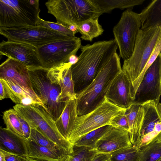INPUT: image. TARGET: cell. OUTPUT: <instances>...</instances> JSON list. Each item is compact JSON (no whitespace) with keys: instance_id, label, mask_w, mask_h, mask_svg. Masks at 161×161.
<instances>
[{"instance_id":"6da1fadb","label":"cell","mask_w":161,"mask_h":161,"mask_svg":"<svg viewBox=\"0 0 161 161\" xmlns=\"http://www.w3.org/2000/svg\"><path fill=\"white\" fill-rule=\"evenodd\" d=\"M118 48L114 39L81 45L77 62L71 66L76 93L87 86L115 53Z\"/></svg>"},{"instance_id":"7a4b0ae2","label":"cell","mask_w":161,"mask_h":161,"mask_svg":"<svg viewBox=\"0 0 161 161\" xmlns=\"http://www.w3.org/2000/svg\"><path fill=\"white\" fill-rule=\"evenodd\" d=\"M122 71L120 58L115 53L86 88L76 93L78 116L90 112L104 101L114 79Z\"/></svg>"},{"instance_id":"3957f363","label":"cell","mask_w":161,"mask_h":161,"mask_svg":"<svg viewBox=\"0 0 161 161\" xmlns=\"http://www.w3.org/2000/svg\"><path fill=\"white\" fill-rule=\"evenodd\" d=\"M161 38V26L147 30L141 29L131 56L124 61L122 70L130 82L133 100L138 79Z\"/></svg>"},{"instance_id":"277c9868","label":"cell","mask_w":161,"mask_h":161,"mask_svg":"<svg viewBox=\"0 0 161 161\" xmlns=\"http://www.w3.org/2000/svg\"><path fill=\"white\" fill-rule=\"evenodd\" d=\"M45 5L57 23L67 27L91 18H98L103 13L94 0H49Z\"/></svg>"},{"instance_id":"5b68a950","label":"cell","mask_w":161,"mask_h":161,"mask_svg":"<svg viewBox=\"0 0 161 161\" xmlns=\"http://www.w3.org/2000/svg\"><path fill=\"white\" fill-rule=\"evenodd\" d=\"M14 109L27 122L31 128L40 132L67 154L72 152L74 144L61 134L55 121L43 106L39 104L29 105L16 104Z\"/></svg>"},{"instance_id":"8992f818","label":"cell","mask_w":161,"mask_h":161,"mask_svg":"<svg viewBox=\"0 0 161 161\" xmlns=\"http://www.w3.org/2000/svg\"><path fill=\"white\" fill-rule=\"evenodd\" d=\"M28 69L34 92L56 120L62 114L66 101L61 97L59 85L49 74V69L42 67Z\"/></svg>"},{"instance_id":"52a82bcc","label":"cell","mask_w":161,"mask_h":161,"mask_svg":"<svg viewBox=\"0 0 161 161\" xmlns=\"http://www.w3.org/2000/svg\"><path fill=\"white\" fill-rule=\"evenodd\" d=\"M40 11L38 0H0V27L36 26Z\"/></svg>"},{"instance_id":"ba28073f","label":"cell","mask_w":161,"mask_h":161,"mask_svg":"<svg viewBox=\"0 0 161 161\" xmlns=\"http://www.w3.org/2000/svg\"><path fill=\"white\" fill-rule=\"evenodd\" d=\"M125 109L115 105L105 97L102 103L95 109L77 117L67 140L74 144L89 132L104 126L110 125L112 120Z\"/></svg>"},{"instance_id":"9c48e42d","label":"cell","mask_w":161,"mask_h":161,"mask_svg":"<svg viewBox=\"0 0 161 161\" xmlns=\"http://www.w3.org/2000/svg\"><path fill=\"white\" fill-rule=\"evenodd\" d=\"M141 26L139 14L127 9L122 13L119 21L114 27V40L119 48V55L124 60L131 56Z\"/></svg>"},{"instance_id":"30bf717a","label":"cell","mask_w":161,"mask_h":161,"mask_svg":"<svg viewBox=\"0 0 161 161\" xmlns=\"http://www.w3.org/2000/svg\"><path fill=\"white\" fill-rule=\"evenodd\" d=\"M0 34L8 41L28 44L37 48L70 37L38 25L12 28L0 27Z\"/></svg>"},{"instance_id":"8fae6325","label":"cell","mask_w":161,"mask_h":161,"mask_svg":"<svg viewBox=\"0 0 161 161\" xmlns=\"http://www.w3.org/2000/svg\"><path fill=\"white\" fill-rule=\"evenodd\" d=\"M81 45L80 38L75 36L37 48L42 67L49 69L68 62L70 56L76 55Z\"/></svg>"},{"instance_id":"7c38bea8","label":"cell","mask_w":161,"mask_h":161,"mask_svg":"<svg viewBox=\"0 0 161 161\" xmlns=\"http://www.w3.org/2000/svg\"><path fill=\"white\" fill-rule=\"evenodd\" d=\"M158 105L154 101H150L140 105L133 130L129 135L133 145H136L140 138L147 134L161 132V114Z\"/></svg>"},{"instance_id":"4fadbf2b","label":"cell","mask_w":161,"mask_h":161,"mask_svg":"<svg viewBox=\"0 0 161 161\" xmlns=\"http://www.w3.org/2000/svg\"><path fill=\"white\" fill-rule=\"evenodd\" d=\"M161 53L145 73L136 93L133 103L141 104L154 101L158 104L161 95Z\"/></svg>"},{"instance_id":"5bb4252c","label":"cell","mask_w":161,"mask_h":161,"mask_svg":"<svg viewBox=\"0 0 161 161\" xmlns=\"http://www.w3.org/2000/svg\"><path fill=\"white\" fill-rule=\"evenodd\" d=\"M0 53L1 55L20 61L28 68L42 67L37 48L28 44L3 41L0 43Z\"/></svg>"},{"instance_id":"9a60e30c","label":"cell","mask_w":161,"mask_h":161,"mask_svg":"<svg viewBox=\"0 0 161 161\" xmlns=\"http://www.w3.org/2000/svg\"><path fill=\"white\" fill-rule=\"evenodd\" d=\"M132 146L128 131L111 125L97 142L94 149L97 153H109Z\"/></svg>"},{"instance_id":"2e32d148","label":"cell","mask_w":161,"mask_h":161,"mask_svg":"<svg viewBox=\"0 0 161 161\" xmlns=\"http://www.w3.org/2000/svg\"><path fill=\"white\" fill-rule=\"evenodd\" d=\"M105 97L115 105L124 109L133 104L130 82L122 70L114 79Z\"/></svg>"},{"instance_id":"e0dca14e","label":"cell","mask_w":161,"mask_h":161,"mask_svg":"<svg viewBox=\"0 0 161 161\" xmlns=\"http://www.w3.org/2000/svg\"><path fill=\"white\" fill-rule=\"evenodd\" d=\"M0 78L11 79L21 87L34 92L30 78L28 68L25 64L16 60L8 58L1 64Z\"/></svg>"},{"instance_id":"ac0fdd59","label":"cell","mask_w":161,"mask_h":161,"mask_svg":"<svg viewBox=\"0 0 161 161\" xmlns=\"http://www.w3.org/2000/svg\"><path fill=\"white\" fill-rule=\"evenodd\" d=\"M0 81L4 86L7 98H10L16 104L29 105L39 104L46 108L35 92L21 87L11 79L0 78Z\"/></svg>"},{"instance_id":"d6986e66","label":"cell","mask_w":161,"mask_h":161,"mask_svg":"<svg viewBox=\"0 0 161 161\" xmlns=\"http://www.w3.org/2000/svg\"><path fill=\"white\" fill-rule=\"evenodd\" d=\"M71 66L68 62L58 67L49 69L51 75L59 85L61 88V97L65 101L68 98H76Z\"/></svg>"},{"instance_id":"ffe728a7","label":"cell","mask_w":161,"mask_h":161,"mask_svg":"<svg viewBox=\"0 0 161 161\" xmlns=\"http://www.w3.org/2000/svg\"><path fill=\"white\" fill-rule=\"evenodd\" d=\"M27 139L14 133L7 128H0V150L28 156Z\"/></svg>"},{"instance_id":"44dd1931","label":"cell","mask_w":161,"mask_h":161,"mask_svg":"<svg viewBox=\"0 0 161 161\" xmlns=\"http://www.w3.org/2000/svg\"><path fill=\"white\" fill-rule=\"evenodd\" d=\"M77 116L76 98L68 99L66 101L65 107L62 114L55 121L58 131L67 140Z\"/></svg>"},{"instance_id":"7402d4cb","label":"cell","mask_w":161,"mask_h":161,"mask_svg":"<svg viewBox=\"0 0 161 161\" xmlns=\"http://www.w3.org/2000/svg\"><path fill=\"white\" fill-rule=\"evenodd\" d=\"M139 14L142 30L161 27V0H152Z\"/></svg>"},{"instance_id":"603a6c76","label":"cell","mask_w":161,"mask_h":161,"mask_svg":"<svg viewBox=\"0 0 161 161\" xmlns=\"http://www.w3.org/2000/svg\"><path fill=\"white\" fill-rule=\"evenodd\" d=\"M27 142L28 156L32 158L45 161H64L68 156L40 145L29 138Z\"/></svg>"},{"instance_id":"cb8c5ba5","label":"cell","mask_w":161,"mask_h":161,"mask_svg":"<svg viewBox=\"0 0 161 161\" xmlns=\"http://www.w3.org/2000/svg\"><path fill=\"white\" fill-rule=\"evenodd\" d=\"M80 38L86 41L92 42L93 39L101 35L104 31L98 22V18L88 19L75 25Z\"/></svg>"},{"instance_id":"d4e9b609","label":"cell","mask_w":161,"mask_h":161,"mask_svg":"<svg viewBox=\"0 0 161 161\" xmlns=\"http://www.w3.org/2000/svg\"><path fill=\"white\" fill-rule=\"evenodd\" d=\"M103 13H108L115 8L131 10L134 7L142 4L145 0H94Z\"/></svg>"},{"instance_id":"484cf974","label":"cell","mask_w":161,"mask_h":161,"mask_svg":"<svg viewBox=\"0 0 161 161\" xmlns=\"http://www.w3.org/2000/svg\"><path fill=\"white\" fill-rule=\"evenodd\" d=\"M141 151L136 145L124 147L110 153L109 161H140Z\"/></svg>"},{"instance_id":"4316f807","label":"cell","mask_w":161,"mask_h":161,"mask_svg":"<svg viewBox=\"0 0 161 161\" xmlns=\"http://www.w3.org/2000/svg\"><path fill=\"white\" fill-rule=\"evenodd\" d=\"M111 126L110 125L104 126L89 132L80 138L74 145L94 148L97 142Z\"/></svg>"},{"instance_id":"83f0119b","label":"cell","mask_w":161,"mask_h":161,"mask_svg":"<svg viewBox=\"0 0 161 161\" xmlns=\"http://www.w3.org/2000/svg\"><path fill=\"white\" fill-rule=\"evenodd\" d=\"M3 119L7 128L17 135L25 138L18 114L14 109L4 111Z\"/></svg>"},{"instance_id":"f1b7e54d","label":"cell","mask_w":161,"mask_h":161,"mask_svg":"<svg viewBox=\"0 0 161 161\" xmlns=\"http://www.w3.org/2000/svg\"><path fill=\"white\" fill-rule=\"evenodd\" d=\"M140 151V161H157L161 158V142H153Z\"/></svg>"},{"instance_id":"f546056e","label":"cell","mask_w":161,"mask_h":161,"mask_svg":"<svg viewBox=\"0 0 161 161\" xmlns=\"http://www.w3.org/2000/svg\"><path fill=\"white\" fill-rule=\"evenodd\" d=\"M29 138L39 145L51 150L67 156L68 155L55 143L35 129L31 128Z\"/></svg>"},{"instance_id":"4dcf8cb0","label":"cell","mask_w":161,"mask_h":161,"mask_svg":"<svg viewBox=\"0 0 161 161\" xmlns=\"http://www.w3.org/2000/svg\"><path fill=\"white\" fill-rule=\"evenodd\" d=\"M97 153L94 148L74 145L73 152L70 154L79 161H92Z\"/></svg>"},{"instance_id":"1f68e13d","label":"cell","mask_w":161,"mask_h":161,"mask_svg":"<svg viewBox=\"0 0 161 161\" xmlns=\"http://www.w3.org/2000/svg\"><path fill=\"white\" fill-rule=\"evenodd\" d=\"M37 25L43 26L66 36H75V34L68 27L57 23L45 20L40 18L38 19Z\"/></svg>"},{"instance_id":"d6a6232c","label":"cell","mask_w":161,"mask_h":161,"mask_svg":"<svg viewBox=\"0 0 161 161\" xmlns=\"http://www.w3.org/2000/svg\"><path fill=\"white\" fill-rule=\"evenodd\" d=\"M160 53H161V38L151 55L138 79L136 85L135 94L146 72L154 62Z\"/></svg>"},{"instance_id":"836d02e7","label":"cell","mask_w":161,"mask_h":161,"mask_svg":"<svg viewBox=\"0 0 161 161\" xmlns=\"http://www.w3.org/2000/svg\"><path fill=\"white\" fill-rule=\"evenodd\" d=\"M140 105L133 103L126 109L125 114L129 127V135L131 133L133 130L138 111Z\"/></svg>"},{"instance_id":"e575fe53","label":"cell","mask_w":161,"mask_h":161,"mask_svg":"<svg viewBox=\"0 0 161 161\" xmlns=\"http://www.w3.org/2000/svg\"><path fill=\"white\" fill-rule=\"evenodd\" d=\"M126 109L112 120L110 125L121 128L129 132V127L125 114Z\"/></svg>"},{"instance_id":"d590c367","label":"cell","mask_w":161,"mask_h":161,"mask_svg":"<svg viewBox=\"0 0 161 161\" xmlns=\"http://www.w3.org/2000/svg\"><path fill=\"white\" fill-rule=\"evenodd\" d=\"M4 154L6 161H26L27 156L9 153L0 150Z\"/></svg>"},{"instance_id":"8d00e7d4","label":"cell","mask_w":161,"mask_h":161,"mask_svg":"<svg viewBox=\"0 0 161 161\" xmlns=\"http://www.w3.org/2000/svg\"><path fill=\"white\" fill-rule=\"evenodd\" d=\"M19 119L20 122L24 138L28 139L30 138L31 127L27 122L18 113Z\"/></svg>"},{"instance_id":"74e56055","label":"cell","mask_w":161,"mask_h":161,"mask_svg":"<svg viewBox=\"0 0 161 161\" xmlns=\"http://www.w3.org/2000/svg\"><path fill=\"white\" fill-rule=\"evenodd\" d=\"M110 156V153H97L92 161H107L109 160Z\"/></svg>"},{"instance_id":"f35d334b","label":"cell","mask_w":161,"mask_h":161,"mask_svg":"<svg viewBox=\"0 0 161 161\" xmlns=\"http://www.w3.org/2000/svg\"><path fill=\"white\" fill-rule=\"evenodd\" d=\"M0 83V99L2 100L7 97L3 83L1 81Z\"/></svg>"},{"instance_id":"ab89813d","label":"cell","mask_w":161,"mask_h":161,"mask_svg":"<svg viewBox=\"0 0 161 161\" xmlns=\"http://www.w3.org/2000/svg\"><path fill=\"white\" fill-rule=\"evenodd\" d=\"M78 57H77L75 55H72L69 57L68 62L72 65L76 63L78 61Z\"/></svg>"},{"instance_id":"60d3db41","label":"cell","mask_w":161,"mask_h":161,"mask_svg":"<svg viewBox=\"0 0 161 161\" xmlns=\"http://www.w3.org/2000/svg\"><path fill=\"white\" fill-rule=\"evenodd\" d=\"M64 161H79V160L70 154L67 156Z\"/></svg>"},{"instance_id":"b9f144b4","label":"cell","mask_w":161,"mask_h":161,"mask_svg":"<svg viewBox=\"0 0 161 161\" xmlns=\"http://www.w3.org/2000/svg\"><path fill=\"white\" fill-rule=\"evenodd\" d=\"M0 161H6L5 157L3 153L0 151Z\"/></svg>"},{"instance_id":"7bdbcfd3","label":"cell","mask_w":161,"mask_h":161,"mask_svg":"<svg viewBox=\"0 0 161 161\" xmlns=\"http://www.w3.org/2000/svg\"><path fill=\"white\" fill-rule=\"evenodd\" d=\"M155 141L161 142V132L159 133L155 139Z\"/></svg>"},{"instance_id":"ee69618b","label":"cell","mask_w":161,"mask_h":161,"mask_svg":"<svg viewBox=\"0 0 161 161\" xmlns=\"http://www.w3.org/2000/svg\"><path fill=\"white\" fill-rule=\"evenodd\" d=\"M26 161H45L43 160H39L36 159L31 158L28 157V156L27 157Z\"/></svg>"},{"instance_id":"f6af8a7d","label":"cell","mask_w":161,"mask_h":161,"mask_svg":"<svg viewBox=\"0 0 161 161\" xmlns=\"http://www.w3.org/2000/svg\"><path fill=\"white\" fill-rule=\"evenodd\" d=\"M158 109L161 114V103H159L158 104Z\"/></svg>"},{"instance_id":"bcb514c9","label":"cell","mask_w":161,"mask_h":161,"mask_svg":"<svg viewBox=\"0 0 161 161\" xmlns=\"http://www.w3.org/2000/svg\"><path fill=\"white\" fill-rule=\"evenodd\" d=\"M160 89H161V77H160Z\"/></svg>"},{"instance_id":"7dc6e473","label":"cell","mask_w":161,"mask_h":161,"mask_svg":"<svg viewBox=\"0 0 161 161\" xmlns=\"http://www.w3.org/2000/svg\"><path fill=\"white\" fill-rule=\"evenodd\" d=\"M157 161H161V158Z\"/></svg>"},{"instance_id":"c3c4849f","label":"cell","mask_w":161,"mask_h":161,"mask_svg":"<svg viewBox=\"0 0 161 161\" xmlns=\"http://www.w3.org/2000/svg\"><path fill=\"white\" fill-rule=\"evenodd\" d=\"M109 161V160H108V161Z\"/></svg>"},{"instance_id":"681fc988","label":"cell","mask_w":161,"mask_h":161,"mask_svg":"<svg viewBox=\"0 0 161 161\" xmlns=\"http://www.w3.org/2000/svg\"></svg>"}]
</instances>
